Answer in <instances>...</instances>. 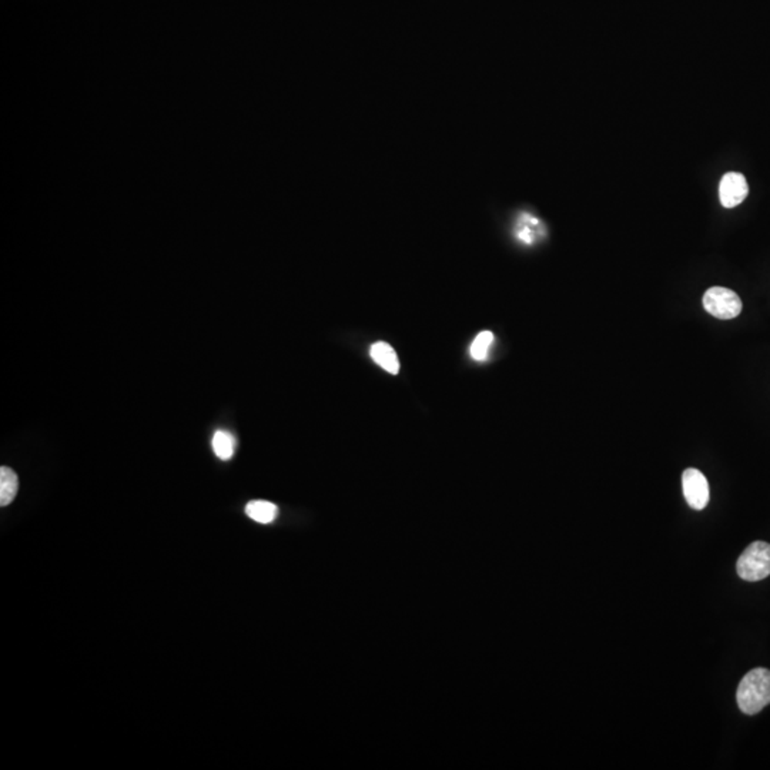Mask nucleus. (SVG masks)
I'll return each instance as SVG.
<instances>
[{
	"label": "nucleus",
	"instance_id": "f257e3e1",
	"mask_svg": "<svg viewBox=\"0 0 770 770\" xmlns=\"http://www.w3.org/2000/svg\"><path fill=\"white\" fill-rule=\"evenodd\" d=\"M736 699L746 714H759L770 704V671L765 668L750 671L740 680Z\"/></svg>",
	"mask_w": 770,
	"mask_h": 770
},
{
	"label": "nucleus",
	"instance_id": "39448f33",
	"mask_svg": "<svg viewBox=\"0 0 770 770\" xmlns=\"http://www.w3.org/2000/svg\"><path fill=\"white\" fill-rule=\"evenodd\" d=\"M748 195H749V186L746 182L745 176L731 171L722 177L719 185V199L722 206L726 209L740 206Z\"/></svg>",
	"mask_w": 770,
	"mask_h": 770
},
{
	"label": "nucleus",
	"instance_id": "9d476101",
	"mask_svg": "<svg viewBox=\"0 0 770 770\" xmlns=\"http://www.w3.org/2000/svg\"><path fill=\"white\" fill-rule=\"evenodd\" d=\"M494 342V334L491 332H482L475 337L471 344L470 354L475 361H485L489 357V347Z\"/></svg>",
	"mask_w": 770,
	"mask_h": 770
},
{
	"label": "nucleus",
	"instance_id": "20e7f679",
	"mask_svg": "<svg viewBox=\"0 0 770 770\" xmlns=\"http://www.w3.org/2000/svg\"><path fill=\"white\" fill-rule=\"evenodd\" d=\"M683 495L690 508L702 511L709 502L708 480L696 468H688L682 474Z\"/></svg>",
	"mask_w": 770,
	"mask_h": 770
},
{
	"label": "nucleus",
	"instance_id": "6e6552de",
	"mask_svg": "<svg viewBox=\"0 0 770 770\" xmlns=\"http://www.w3.org/2000/svg\"><path fill=\"white\" fill-rule=\"evenodd\" d=\"M246 514H247L248 518L255 521V523H272L277 518L279 508L273 502L257 499V501L248 502L247 506H246Z\"/></svg>",
	"mask_w": 770,
	"mask_h": 770
},
{
	"label": "nucleus",
	"instance_id": "7ed1b4c3",
	"mask_svg": "<svg viewBox=\"0 0 770 770\" xmlns=\"http://www.w3.org/2000/svg\"><path fill=\"white\" fill-rule=\"evenodd\" d=\"M704 307L719 320H732L742 313V301L732 290L712 287L705 293Z\"/></svg>",
	"mask_w": 770,
	"mask_h": 770
},
{
	"label": "nucleus",
	"instance_id": "423d86ee",
	"mask_svg": "<svg viewBox=\"0 0 770 770\" xmlns=\"http://www.w3.org/2000/svg\"><path fill=\"white\" fill-rule=\"evenodd\" d=\"M370 356L376 361V366H380L383 370L393 374V376H397L398 371H400V359H398L397 352L390 344L384 342H376V344L371 345Z\"/></svg>",
	"mask_w": 770,
	"mask_h": 770
},
{
	"label": "nucleus",
	"instance_id": "1a4fd4ad",
	"mask_svg": "<svg viewBox=\"0 0 770 770\" xmlns=\"http://www.w3.org/2000/svg\"><path fill=\"white\" fill-rule=\"evenodd\" d=\"M212 446H213L214 454L220 460L229 461L233 458L234 451H236V438L231 432L219 429L214 434Z\"/></svg>",
	"mask_w": 770,
	"mask_h": 770
},
{
	"label": "nucleus",
	"instance_id": "0eeeda50",
	"mask_svg": "<svg viewBox=\"0 0 770 770\" xmlns=\"http://www.w3.org/2000/svg\"><path fill=\"white\" fill-rule=\"evenodd\" d=\"M18 491L19 478L16 472L9 467L0 468V506H9Z\"/></svg>",
	"mask_w": 770,
	"mask_h": 770
},
{
	"label": "nucleus",
	"instance_id": "f03ea898",
	"mask_svg": "<svg viewBox=\"0 0 770 770\" xmlns=\"http://www.w3.org/2000/svg\"><path fill=\"white\" fill-rule=\"evenodd\" d=\"M736 571L740 578L749 583H757L769 576L770 544L764 541L750 544L738 559Z\"/></svg>",
	"mask_w": 770,
	"mask_h": 770
}]
</instances>
